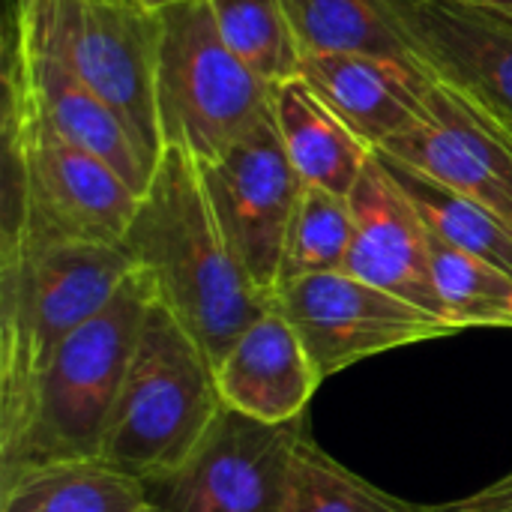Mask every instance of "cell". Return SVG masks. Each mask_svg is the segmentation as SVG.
<instances>
[{
    "mask_svg": "<svg viewBox=\"0 0 512 512\" xmlns=\"http://www.w3.org/2000/svg\"><path fill=\"white\" fill-rule=\"evenodd\" d=\"M120 246L213 363L276 306L234 258L210 207L201 165L180 147L159 153Z\"/></svg>",
    "mask_w": 512,
    "mask_h": 512,
    "instance_id": "1",
    "label": "cell"
},
{
    "mask_svg": "<svg viewBox=\"0 0 512 512\" xmlns=\"http://www.w3.org/2000/svg\"><path fill=\"white\" fill-rule=\"evenodd\" d=\"M153 300V279L135 267L117 294L60 342L21 402L0 417V483L39 465L99 462Z\"/></svg>",
    "mask_w": 512,
    "mask_h": 512,
    "instance_id": "2",
    "label": "cell"
},
{
    "mask_svg": "<svg viewBox=\"0 0 512 512\" xmlns=\"http://www.w3.org/2000/svg\"><path fill=\"white\" fill-rule=\"evenodd\" d=\"M0 243L90 240L120 246L138 192L99 156L66 141L12 87H3Z\"/></svg>",
    "mask_w": 512,
    "mask_h": 512,
    "instance_id": "3",
    "label": "cell"
},
{
    "mask_svg": "<svg viewBox=\"0 0 512 512\" xmlns=\"http://www.w3.org/2000/svg\"><path fill=\"white\" fill-rule=\"evenodd\" d=\"M222 408L216 363L153 300L114 402L99 462L156 486L192 459Z\"/></svg>",
    "mask_w": 512,
    "mask_h": 512,
    "instance_id": "4",
    "label": "cell"
},
{
    "mask_svg": "<svg viewBox=\"0 0 512 512\" xmlns=\"http://www.w3.org/2000/svg\"><path fill=\"white\" fill-rule=\"evenodd\" d=\"M135 270L123 246L90 240L0 243V417L51 354Z\"/></svg>",
    "mask_w": 512,
    "mask_h": 512,
    "instance_id": "5",
    "label": "cell"
},
{
    "mask_svg": "<svg viewBox=\"0 0 512 512\" xmlns=\"http://www.w3.org/2000/svg\"><path fill=\"white\" fill-rule=\"evenodd\" d=\"M6 30L90 84L156 165L162 153L156 105L162 12L135 0H9Z\"/></svg>",
    "mask_w": 512,
    "mask_h": 512,
    "instance_id": "6",
    "label": "cell"
},
{
    "mask_svg": "<svg viewBox=\"0 0 512 512\" xmlns=\"http://www.w3.org/2000/svg\"><path fill=\"white\" fill-rule=\"evenodd\" d=\"M273 87L222 39L207 0L162 12L156 105L162 150L210 162L270 114Z\"/></svg>",
    "mask_w": 512,
    "mask_h": 512,
    "instance_id": "7",
    "label": "cell"
},
{
    "mask_svg": "<svg viewBox=\"0 0 512 512\" xmlns=\"http://www.w3.org/2000/svg\"><path fill=\"white\" fill-rule=\"evenodd\" d=\"M276 306L300 333L321 378L375 354L459 333L450 321L345 270L282 285Z\"/></svg>",
    "mask_w": 512,
    "mask_h": 512,
    "instance_id": "8",
    "label": "cell"
},
{
    "mask_svg": "<svg viewBox=\"0 0 512 512\" xmlns=\"http://www.w3.org/2000/svg\"><path fill=\"white\" fill-rule=\"evenodd\" d=\"M198 165L234 258L249 279L276 300L285 237L306 180L279 138L273 111L225 153Z\"/></svg>",
    "mask_w": 512,
    "mask_h": 512,
    "instance_id": "9",
    "label": "cell"
},
{
    "mask_svg": "<svg viewBox=\"0 0 512 512\" xmlns=\"http://www.w3.org/2000/svg\"><path fill=\"white\" fill-rule=\"evenodd\" d=\"M414 63L512 132V18L468 0H372Z\"/></svg>",
    "mask_w": 512,
    "mask_h": 512,
    "instance_id": "10",
    "label": "cell"
},
{
    "mask_svg": "<svg viewBox=\"0 0 512 512\" xmlns=\"http://www.w3.org/2000/svg\"><path fill=\"white\" fill-rule=\"evenodd\" d=\"M306 420L267 426L222 408L192 459L147 486L159 512H279Z\"/></svg>",
    "mask_w": 512,
    "mask_h": 512,
    "instance_id": "11",
    "label": "cell"
},
{
    "mask_svg": "<svg viewBox=\"0 0 512 512\" xmlns=\"http://www.w3.org/2000/svg\"><path fill=\"white\" fill-rule=\"evenodd\" d=\"M378 150L477 198L512 228V132L444 81L429 75L423 117Z\"/></svg>",
    "mask_w": 512,
    "mask_h": 512,
    "instance_id": "12",
    "label": "cell"
},
{
    "mask_svg": "<svg viewBox=\"0 0 512 512\" xmlns=\"http://www.w3.org/2000/svg\"><path fill=\"white\" fill-rule=\"evenodd\" d=\"M348 204L354 228L342 270L444 318L432 276L429 228L378 156L360 174Z\"/></svg>",
    "mask_w": 512,
    "mask_h": 512,
    "instance_id": "13",
    "label": "cell"
},
{
    "mask_svg": "<svg viewBox=\"0 0 512 512\" xmlns=\"http://www.w3.org/2000/svg\"><path fill=\"white\" fill-rule=\"evenodd\" d=\"M3 87L18 90L51 129L108 162L138 195H144L156 165L117 111L57 57L27 45L9 30L3 36Z\"/></svg>",
    "mask_w": 512,
    "mask_h": 512,
    "instance_id": "14",
    "label": "cell"
},
{
    "mask_svg": "<svg viewBox=\"0 0 512 512\" xmlns=\"http://www.w3.org/2000/svg\"><path fill=\"white\" fill-rule=\"evenodd\" d=\"M321 381L300 333L279 306L252 321L216 360L222 405L267 426L303 420Z\"/></svg>",
    "mask_w": 512,
    "mask_h": 512,
    "instance_id": "15",
    "label": "cell"
},
{
    "mask_svg": "<svg viewBox=\"0 0 512 512\" xmlns=\"http://www.w3.org/2000/svg\"><path fill=\"white\" fill-rule=\"evenodd\" d=\"M297 75L375 150L426 111L429 75L390 57L306 54Z\"/></svg>",
    "mask_w": 512,
    "mask_h": 512,
    "instance_id": "16",
    "label": "cell"
},
{
    "mask_svg": "<svg viewBox=\"0 0 512 512\" xmlns=\"http://www.w3.org/2000/svg\"><path fill=\"white\" fill-rule=\"evenodd\" d=\"M270 111L300 177L309 186H324L348 198L372 162L375 147L363 141L300 75L273 87Z\"/></svg>",
    "mask_w": 512,
    "mask_h": 512,
    "instance_id": "17",
    "label": "cell"
},
{
    "mask_svg": "<svg viewBox=\"0 0 512 512\" xmlns=\"http://www.w3.org/2000/svg\"><path fill=\"white\" fill-rule=\"evenodd\" d=\"M144 504L147 483L105 462H54L0 483V512H132Z\"/></svg>",
    "mask_w": 512,
    "mask_h": 512,
    "instance_id": "18",
    "label": "cell"
},
{
    "mask_svg": "<svg viewBox=\"0 0 512 512\" xmlns=\"http://www.w3.org/2000/svg\"><path fill=\"white\" fill-rule=\"evenodd\" d=\"M375 156L393 174V180L408 192V198L414 201L426 228L435 237L512 273V228L495 210H489L486 204H480L465 192H456L420 174L408 162H399L381 150H375Z\"/></svg>",
    "mask_w": 512,
    "mask_h": 512,
    "instance_id": "19",
    "label": "cell"
},
{
    "mask_svg": "<svg viewBox=\"0 0 512 512\" xmlns=\"http://www.w3.org/2000/svg\"><path fill=\"white\" fill-rule=\"evenodd\" d=\"M306 54L351 51L390 57L408 66H417L405 39L387 24L381 9L372 0H282ZM420 69V66H417Z\"/></svg>",
    "mask_w": 512,
    "mask_h": 512,
    "instance_id": "20",
    "label": "cell"
},
{
    "mask_svg": "<svg viewBox=\"0 0 512 512\" xmlns=\"http://www.w3.org/2000/svg\"><path fill=\"white\" fill-rule=\"evenodd\" d=\"M432 276L444 306V318L459 327H504L512 330V273L462 252L429 231Z\"/></svg>",
    "mask_w": 512,
    "mask_h": 512,
    "instance_id": "21",
    "label": "cell"
},
{
    "mask_svg": "<svg viewBox=\"0 0 512 512\" xmlns=\"http://www.w3.org/2000/svg\"><path fill=\"white\" fill-rule=\"evenodd\" d=\"M279 512H423V507L378 489L303 435L291 456Z\"/></svg>",
    "mask_w": 512,
    "mask_h": 512,
    "instance_id": "22",
    "label": "cell"
},
{
    "mask_svg": "<svg viewBox=\"0 0 512 512\" xmlns=\"http://www.w3.org/2000/svg\"><path fill=\"white\" fill-rule=\"evenodd\" d=\"M225 45L270 87L294 78L303 63L282 0H207Z\"/></svg>",
    "mask_w": 512,
    "mask_h": 512,
    "instance_id": "23",
    "label": "cell"
},
{
    "mask_svg": "<svg viewBox=\"0 0 512 512\" xmlns=\"http://www.w3.org/2000/svg\"><path fill=\"white\" fill-rule=\"evenodd\" d=\"M351 228L354 222L348 198L306 183L285 237L279 288L303 276L342 270L351 249Z\"/></svg>",
    "mask_w": 512,
    "mask_h": 512,
    "instance_id": "24",
    "label": "cell"
},
{
    "mask_svg": "<svg viewBox=\"0 0 512 512\" xmlns=\"http://www.w3.org/2000/svg\"><path fill=\"white\" fill-rule=\"evenodd\" d=\"M423 512H512V474L501 477L498 483H492L468 498L423 507Z\"/></svg>",
    "mask_w": 512,
    "mask_h": 512,
    "instance_id": "25",
    "label": "cell"
},
{
    "mask_svg": "<svg viewBox=\"0 0 512 512\" xmlns=\"http://www.w3.org/2000/svg\"><path fill=\"white\" fill-rule=\"evenodd\" d=\"M135 3L144 6V9H150V12H165V9L180 6V3H186V0H135Z\"/></svg>",
    "mask_w": 512,
    "mask_h": 512,
    "instance_id": "26",
    "label": "cell"
},
{
    "mask_svg": "<svg viewBox=\"0 0 512 512\" xmlns=\"http://www.w3.org/2000/svg\"><path fill=\"white\" fill-rule=\"evenodd\" d=\"M468 3H477V6H486V9H495V12H504L512 18V0H468Z\"/></svg>",
    "mask_w": 512,
    "mask_h": 512,
    "instance_id": "27",
    "label": "cell"
},
{
    "mask_svg": "<svg viewBox=\"0 0 512 512\" xmlns=\"http://www.w3.org/2000/svg\"><path fill=\"white\" fill-rule=\"evenodd\" d=\"M132 512H159V510H156V504L150 501V504H144V507H138V510H132Z\"/></svg>",
    "mask_w": 512,
    "mask_h": 512,
    "instance_id": "28",
    "label": "cell"
}]
</instances>
